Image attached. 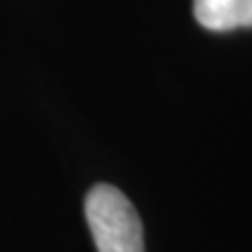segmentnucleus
<instances>
[{"instance_id":"obj_1","label":"nucleus","mask_w":252,"mask_h":252,"mask_svg":"<svg viewBox=\"0 0 252 252\" xmlns=\"http://www.w3.org/2000/svg\"><path fill=\"white\" fill-rule=\"evenodd\" d=\"M84 215L98 252H145L140 217L117 187L105 182L91 187Z\"/></svg>"},{"instance_id":"obj_2","label":"nucleus","mask_w":252,"mask_h":252,"mask_svg":"<svg viewBox=\"0 0 252 252\" xmlns=\"http://www.w3.org/2000/svg\"><path fill=\"white\" fill-rule=\"evenodd\" d=\"M194 17L208 31L252 26V0H194Z\"/></svg>"}]
</instances>
